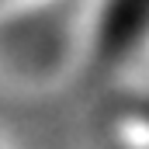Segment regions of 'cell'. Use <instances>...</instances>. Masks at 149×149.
<instances>
[{
	"mask_svg": "<svg viewBox=\"0 0 149 149\" xmlns=\"http://www.w3.org/2000/svg\"><path fill=\"white\" fill-rule=\"evenodd\" d=\"M45 3H56V0H0V21L24 14V10H35V7H45Z\"/></svg>",
	"mask_w": 149,
	"mask_h": 149,
	"instance_id": "obj_2",
	"label": "cell"
},
{
	"mask_svg": "<svg viewBox=\"0 0 149 149\" xmlns=\"http://www.w3.org/2000/svg\"><path fill=\"white\" fill-rule=\"evenodd\" d=\"M83 42L90 56L108 66L149 52V0H94L87 10Z\"/></svg>",
	"mask_w": 149,
	"mask_h": 149,
	"instance_id": "obj_1",
	"label": "cell"
}]
</instances>
